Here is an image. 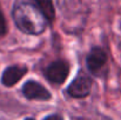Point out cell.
<instances>
[{
	"label": "cell",
	"mask_w": 121,
	"mask_h": 120,
	"mask_svg": "<svg viewBox=\"0 0 121 120\" xmlns=\"http://www.w3.org/2000/svg\"><path fill=\"white\" fill-rule=\"evenodd\" d=\"M35 5L40 8V11L43 13L46 19L48 21H52L54 19V7L52 0H34Z\"/></svg>",
	"instance_id": "obj_7"
},
{
	"label": "cell",
	"mask_w": 121,
	"mask_h": 120,
	"mask_svg": "<svg viewBox=\"0 0 121 120\" xmlns=\"http://www.w3.org/2000/svg\"><path fill=\"white\" fill-rule=\"evenodd\" d=\"M87 67L89 72L95 76L100 77L104 74L106 66H107V55L104 49L99 47H94L91 49L88 57H87Z\"/></svg>",
	"instance_id": "obj_2"
},
{
	"label": "cell",
	"mask_w": 121,
	"mask_h": 120,
	"mask_svg": "<svg viewBox=\"0 0 121 120\" xmlns=\"http://www.w3.org/2000/svg\"><path fill=\"white\" fill-rule=\"evenodd\" d=\"M24 95L30 100H48L51 99V93L38 81L28 80L22 87Z\"/></svg>",
	"instance_id": "obj_5"
},
{
	"label": "cell",
	"mask_w": 121,
	"mask_h": 120,
	"mask_svg": "<svg viewBox=\"0 0 121 120\" xmlns=\"http://www.w3.org/2000/svg\"><path fill=\"white\" fill-rule=\"evenodd\" d=\"M88 0H65L66 7L72 13H79L85 7H87Z\"/></svg>",
	"instance_id": "obj_8"
},
{
	"label": "cell",
	"mask_w": 121,
	"mask_h": 120,
	"mask_svg": "<svg viewBox=\"0 0 121 120\" xmlns=\"http://www.w3.org/2000/svg\"><path fill=\"white\" fill-rule=\"evenodd\" d=\"M7 31V24H6V20H5V17L1 12V8H0V37L5 36Z\"/></svg>",
	"instance_id": "obj_9"
},
{
	"label": "cell",
	"mask_w": 121,
	"mask_h": 120,
	"mask_svg": "<svg viewBox=\"0 0 121 120\" xmlns=\"http://www.w3.org/2000/svg\"><path fill=\"white\" fill-rule=\"evenodd\" d=\"M26 72L27 68L25 66H9L4 71L1 77V82L4 86L11 87L21 79L26 74Z\"/></svg>",
	"instance_id": "obj_6"
},
{
	"label": "cell",
	"mask_w": 121,
	"mask_h": 120,
	"mask_svg": "<svg viewBox=\"0 0 121 120\" xmlns=\"http://www.w3.org/2000/svg\"><path fill=\"white\" fill-rule=\"evenodd\" d=\"M69 73V66L64 60H56L48 65L45 70V77L54 85H61L67 79Z\"/></svg>",
	"instance_id": "obj_4"
},
{
	"label": "cell",
	"mask_w": 121,
	"mask_h": 120,
	"mask_svg": "<svg viewBox=\"0 0 121 120\" xmlns=\"http://www.w3.org/2000/svg\"><path fill=\"white\" fill-rule=\"evenodd\" d=\"M120 27H121V21H120Z\"/></svg>",
	"instance_id": "obj_10"
},
{
	"label": "cell",
	"mask_w": 121,
	"mask_h": 120,
	"mask_svg": "<svg viewBox=\"0 0 121 120\" xmlns=\"http://www.w3.org/2000/svg\"><path fill=\"white\" fill-rule=\"evenodd\" d=\"M13 20L18 28L27 34H40L48 24V20L40 8L28 1H19L13 8Z\"/></svg>",
	"instance_id": "obj_1"
},
{
	"label": "cell",
	"mask_w": 121,
	"mask_h": 120,
	"mask_svg": "<svg viewBox=\"0 0 121 120\" xmlns=\"http://www.w3.org/2000/svg\"><path fill=\"white\" fill-rule=\"evenodd\" d=\"M92 79L88 74L80 71L74 78L72 84L68 86L67 92L72 98H85L89 94L92 88Z\"/></svg>",
	"instance_id": "obj_3"
}]
</instances>
